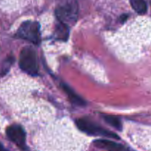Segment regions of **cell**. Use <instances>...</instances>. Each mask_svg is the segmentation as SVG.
Listing matches in <instances>:
<instances>
[{
	"label": "cell",
	"mask_w": 151,
	"mask_h": 151,
	"mask_svg": "<svg viewBox=\"0 0 151 151\" xmlns=\"http://www.w3.org/2000/svg\"><path fill=\"white\" fill-rule=\"evenodd\" d=\"M69 35V25L59 22L55 27V36L57 39L66 41Z\"/></svg>",
	"instance_id": "obj_8"
},
{
	"label": "cell",
	"mask_w": 151,
	"mask_h": 151,
	"mask_svg": "<svg viewBox=\"0 0 151 151\" xmlns=\"http://www.w3.org/2000/svg\"><path fill=\"white\" fill-rule=\"evenodd\" d=\"M19 66L21 69L32 76L38 75V65L36 53L31 47L22 49L19 55Z\"/></svg>",
	"instance_id": "obj_1"
},
{
	"label": "cell",
	"mask_w": 151,
	"mask_h": 151,
	"mask_svg": "<svg viewBox=\"0 0 151 151\" xmlns=\"http://www.w3.org/2000/svg\"><path fill=\"white\" fill-rule=\"evenodd\" d=\"M61 87L63 89V91L66 92V94H67L68 97L70 100L71 103L72 104L75 105V106H86V103L84 101L82 97H80L78 94H77L75 92L73 89L71 88L70 86H69L68 85H66V83H61Z\"/></svg>",
	"instance_id": "obj_7"
},
{
	"label": "cell",
	"mask_w": 151,
	"mask_h": 151,
	"mask_svg": "<svg viewBox=\"0 0 151 151\" xmlns=\"http://www.w3.org/2000/svg\"><path fill=\"white\" fill-rule=\"evenodd\" d=\"M78 7L75 1H69L56 8L55 15L59 22L66 24H74L78 19Z\"/></svg>",
	"instance_id": "obj_4"
},
{
	"label": "cell",
	"mask_w": 151,
	"mask_h": 151,
	"mask_svg": "<svg viewBox=\"0 0 151 151\" xmlns=\"http://www.w3.org/2000/svg\"><path fill=\"white\" fill-rule=\"evenodd\" d=\"M127 18H128L127 15H123V16H121V21H122V22H123V21H125Z\"/></svg>",
	"instance_id": "obj_13"
},
{
	"label": "cell",
	"mask_w": 151,
	"mask_h": 151,
	"mask_svg": "<svg viewBox=\"0 0 151 151\" xmlns=\"http://www.w3.org/2000/svg\"><path fill=\"white\" fill-rule=\"evenodd\" d=\"M103 118L111 126L116 128L118 131H122V122H121L120 119L118 117L115 116H111V115H103Z\"/></svg>",
	"instance_id": "obj_10"
},
{
	"label": "cell",
	"mask_w": 151,
	"mask_h": 151,
	"mask_svg": "<svg viewBox=\"0 0 151 151\" xmlns=\"http://www.w3.org/2000/svg\"><path fill=\"white\" fill-rule=\"evenodd\" d=\"M17 36L38 46L41 43L39 23L34 21H27L23 22L18 29Z\"/></svg>",
	"instance_id": "obj_2"
},
{
	"label": "cell",
	"mask_w": 151,
	"mask_h": 151,
	"mask_svg": "<svg viewBox=\"0 0 151 151\" xmlns=\"http://www.w3.org/2000/svg\"><path fill=\"white\" fill-rule=\"evenodd\" d=\"M131 7L139 14H145L147 11V4L145 0H130Z\"/></svg>",
	"instance_id": "obj_9"
},
{
	"label": "cell",
	"mask_w": 151,
	"mask_h": 151,
	"mask_svg": "<svg viewBox=\"0 0 151 151\" xmlns=\"http://www.w3.org/2000/svg\"><path fill=\"white\" fill-rule=\"evenodd\" d=\"M94 145L99 148L107 151H130L125 145L107 139H98L94 142Z\"/></svg>",
	"instance_id": "obj_6"
},
{
	"label": "cell",
	"mask_w": 151,
	"mask_h": 151,
	"mask_svg": "<svg viewBox=\"0 0 151 151\" xmlns=\"http://www.w3.org/2000/svg\"><path fill=\"white\" fill-rule=\"evenodd\" d=\"M7 137L22 150H26V134L22 126L12 125L6 130Z\"/></svg>",
	"instance_id": "obj_5"
},
{
	"label": "cell",
	"mask_w": 151,
	"mask_h": 151,
	"mask_svg": "<svg viewBox=\"0 0 151 151\" xmlns=\"http://www.w3.org/2000/svg\"><path fill=\"white\" fill-rule=\"evenodd\" d=\"M150 4H151V1H150Z\"/></svg>",
	"instance_id": "obj_14"
},
{
	"label": "cell",
	"mask_w": 151,
	"mask_h": 151,
	"mask_svg": "<svg viewBox=\"0 0 151 151\" xmlns=\"http://www.w3.org/2000/svg\"><path fill=\"white\" fill-rule=\"evenodd\" d=\"M0 151H9V150H7V149H6L5 147L3 146L2 144H1V143H0Z\"/></svg>",
	"instance_id": "obj_12"
},
{
	"label": "cell",
	"mask_w": 151,
	"mask_h": 151,
	"mask_svg": "<svg viewBox=\"0 0 151 151\" xmlns=\"http://www.w3.org/2000/svg\"><path fill=\"white\" fill-rule=\"evenodd\" d=\"M13 62V58H9L4 62V64H3L2 69H1V75H4L7 72H8L9 69H10V66L12 65Z\"/></svg>",
	"instance_id": "obj_11"
},
{
	"label": "cell",
	"mask_w": 151,
	"mask_h": 151,
	"mask_svg": "<svg viewBox=\"0 0 151 151\" xmlns=\"http://www.w3.org/2000/svg\"><path fill=\"white\" fill-rule=\"evenodd\" d=\"M76 125L78 128L83 132L91 136H98L108 138L119 139V137L115 133L111 132L109 130L104 129L100 125L91 122L87 119H78L76 120Z\"/></svg>",
	"instance_id": "obj_3"
}]
</instances>
